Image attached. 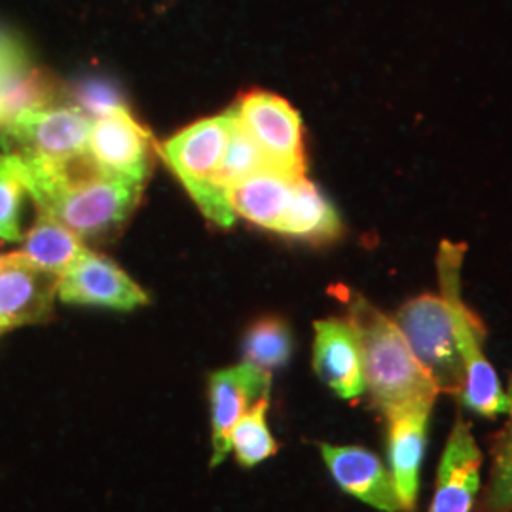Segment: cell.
<instances>
[{"label":"cell","mask_w":512,"mask_h":512,"mask_svg":"<svg viewBox=\"0 0 512 512\" xmlns=\"http://www.w3.org/2000/svg\"><path fill=\"white\" fill-rule=\"evenodd\" d=\"M492 471L476 512H512V418L497 435Z\"/></svg>","instance_id":"cb8c5ba5"},{"label":"cell","mask_w":512,"mask_h":512,"mask_svg":"<svg viewBox=\"0 0 512 512\" xmlns=\"http://www.w3.org/2000/svg\"><path fill=\"white\" fill-rule=\"evenodd\" d=\"M234 120L236 110H226L184 128L160 148L165 164L179 177L203 215L222 228L236 220L226 192L217 184Z\"/></svg>","instance_id":"277c9868"},{"label":"cell","mask_w":512,"mask_h":512,"mask_svg":"<svg viewBox=\"0 0 512 512\" xmlns=\"http://www.w3.org/2000/svg\"><path fill=\"white\" fill-rule=\"evenodd\" d=\"M348 321L359 338L366 391L384 416L410 404H435L439 387L391 317L357 294L349 302Z\"/></svg>","instance_id":"7a4b0ae2"},{"label":"cell","mask_w":512,"mask_h":512,"mask_svg":"<svg viewBox=\"0 0 512 512\" xmlns=\"http://www.w3.org/2000/svg\"><path fill=\"white\" fill-rule=\"evenodd\" d=\"M482 461L471 423L458 416L440 458L429 512H473L480 492Z\"/></svg>","instance_id":"4fadbf2b"},{"label":"cell","mask_w":512,"mask_h":512,"mask_svg":"<svg viewBox=\"0 0 512 512\" xmlns=\"http://www.w3.org/2000/svg\"><path fill=\"white\" fill-rule=\"evenodd\" d=\"M57 294L65 304L129 311L145 306L148 296L116 262L88 251L59 277Z\"/></svg>","instance_id":"9c48e42d"},{"label":"cell","mask_w":512,"mask_h":512,"mask_svg":"<svg viewBox=\"0 0 512 512\" xmlns=\"http://www.w3.org/2000/svg\"><path fill=\"white\" fill-rule=\"evenodd\" d=\"M342 230V219L334 205L308 177H300L294 184L293 200L279 234L325 245L340 238Z\"/></svg>","instance_id":"e0dca14e"},{"label":"cell","mask_w":512,"mask_h":512,"mask_svg":"<svg viewBox=\"0 0 512 512\" xmlns=\"http://www.w3.org/2000/svg\"><path fill=\"white\" fill-rule=\"evenodd\" d=\"M293 353V334L281 317H262L243 338L245 363L274 370L287 365Z\"/></svg>","instance_id":"44dd1931"},{"label":"cell","mask_w":512,"mask_h":512,"mask_svg":"<svg viewBox=\"0 0 512 512\" xmlns=\"http://www.w3.org/2000/svg\"><path fill=\"white\" fill-rule=\"evenodd\" d=\"M88 150L110 175L139 184L147 181L154 141L129 110L93 120Z\"/></svg>","instance_id":"30bf717a"},{"label":"cell","mask_w":512,"mask_h":512,"mask_svg":"<svg viewBox=\"0 0 512 512\" xmlns=\"http://www.w3.org/2000/svg\"><path fill=\"white\" fill-rule=\"evenodd\" d=\"M63 105V84L35 63L6 80L0 88V128L21 114Z\"/></svg>","instance_id":"d6986e66"},{"label":"cell","mask_w":512,"mask_h":512,"mask_svg":"<svg viewBox=\"0 0 512 512\" xmlns=\"http://www.w3.org/2000/svg\"><path fill=\"white\" fill-rule=\"evenodd\" d=\"M268 167H272V164L268 162L264 152L258 148L255 139L247 133V129L241 126L238 114H236L228 148H226V154H224V162L220 165L217 184L228 196V190L234 184L241 183L243 179L255 175L262 169H268Z\"/></svg>","instance_id":"603a6c76"},{"label":"cell","mask_w":512,"mask_h":512,"mask_svg":"<svg viewBox=\"0 0 512 512\" xmlns=\"http://www.w3.org/2000/svg\"><path fill=\"white\" fill-rule=\"evenodd\" d=\"M234 109L241 126L255 139L272 167L296 177L306 175L304 126L289 101L275 93L251 90L239 97Z\"/></svg>","instance_id":"52a82bcc"},{"label":"cell","mask_w":512,"mask_h":512,"mask_svg":"<svg viewBox=\"0 0 512 512\" xmlns=\"http://www.w3.org/2000/svg\"><path fill=\"white\" fill-rule=\"evenodd\" d=\"M272 374L251 363L230 366L211 374L209 403L213 427V459L217 467L230 454L232 429L262 397L270 395Z\"/></svg>","instance_id":"ba28073f"},{"label":"cell","mask_w":512,"mask_h":512,"mask_svg":"<svg viewBox=\"0 0 512 512\" xmlns=\"http://www.w3.org/2000/svg\"><path fill=\"white\" fill-rule=\"evenodd\" d=\"M92 124L90 116L69 105L33 110L0 128V145L23 162L67 164L88 152Z\"/></svg>","instance_id":"8992f818"},{"label":"cell","mask_w":512,"mask_h":512,"mask_svg":"<svg viewBox=\"0 0 512 512\" xmlns=\"http://www.w3.org/2000/svg\"><path fill=\"white\" fill-rule=\"evenodd\" d=\"M27 190L19 173L16 156L0 154V239L21 241V205Z\"/></svg>","instance_id":"d4e9b609"},{"label":"cell","mask_w":512,"mask_h":512,"mask_svg":"<svg viewBox=\"0 0 512 512\" xmlns=\"http://www.w3.org/2000/svg\"><path fill=\"white\" fill-rule=\"evenodd\" d=\"M298 179L300 177L293 173L275 167L262 169L234 184L228 190V203L236 217L249 220L260 228L281 232Z\"/></svg>","instance_id":"2e32d148"},{"label":"cell","mask_w":512,"mask_h":512,"mask_svg":"<svg viewBox=\"0 0 512 512\" xmlns=\"http://www.w3.org/2000/svg\"><path fill=\"white\" fill-rule=\"evenodd\" d=\"M313 370L340 399H357L366 391L357 332L348 319L329 317L313 325Z\"/></svg>","instance_id":"9a60e30c"},{"label":"cell","mask_w":512,"mask_h":512,"mask_svg":"<svg viewBox=\"0 0 512 512\" xmlns=\"http://www.w3.org/2000/svg\"><path fill=\"white\" fill-rule=\"evenodd\" d=\"M59 275L44 272L16 253L0 264V332L42 323L52 315Z\"/></svg>","instance_id":"8fae6325"},{"label":"cell","mask_w":512,"mask_h":512,"mask_svg":"<svg viewBox=\"0 0 512 512\" xmlns=\"http://www.w3.org/2000/svg\"><path fill=\"white\" fill-rule=\"evenodd\" d=\"M16 160L38 211L52 215L78 238H112L141 200L143 184L110 175L90 150L67 164H33L18 156Z\"/></svg>","instance_id":"6da1fadb"},{"label":"cell","mask_w":512,"mask_h":512,"mask_svg":"<svg viewBox=\"0 0 512 512\" xmlns=\"http://www.w3.org/2000/svg\"><path fill=\"white\" fill-rule=\"evenodd\" d=\"M433 406V403H416L385 414L389 471L404 512L414 511L418 503L421 463L425 458Z\"/></svg>","instance_id":"7c38bea8"},{"label":"cell","mask_w":512,"mask_h":512,"mask_svg":"<svg viewBox=\"0 0 512 512\" xmlns=\"http://www.w3.org/2000/svg\"><path fill=\"white\" fill-rule=\"evenodd\" d=\"M321 456L334 482L346 494L382 512H404L391 471L363 446L321 444Z\"/></svg>","instance_id":"5bb4252c"},{"label":"cell","mask_w":512,"mask_h":512,"mask_svg":"<svg viewBox=\"0 0 512 512\" xmlns=\"http://www.w3.org/2000/svg\"><path fill=\"white\" fill-rule=\"evenodd\" d=\"M2 262H4V255H0V264H2Z\"/></svg>","instance_id":"83f0119b"},{"label":"cell","mask_w":512,"mask_h":512,"mask_svg":"<svg viewBox=\"0 0 512 512\" xmlns=\"http://www.w3.org/2000/svg\"><path fill=\"white\" fill-rule=\"evenodd\" d=\"M63 105L82 110L95 120L129 110L120 86L101 74L84 76L69 86H63Z\"/></svg>","instance_id":"7402d4cb"},{"label":"cell","mask_w":512,"mask_h":512,"mask_svg":"<svg viewBox=\"0 0 512 512\" xmlns=\"http://www.w3.org/2000/svg\"><path fill=\"white\" fill-rule=\"evenodd\" d=\"M31 63L33 59L25 42L12 31L0 27V88L6 80Z\"/></svg>","instance_id":"484cf974"},{"label":"cell","mask_w":512,"mask_h":512,"mask_svg":"<svg viewBox=\"0 0 512 512\" xmlns=\"http://www.w3.org/2000/svg\"><path fill=\"white\" fill-rule=\"evenodd\" d=\"M270 395L262 397L258 403L236 423L230 435V450H234L241 467H256L277 454L279 446L268 427Z\"/></svg>","instance_id":"ffe728a7"},{"label":"cell","mask_w":512,"mask_h":512,"mask_svg":"<svg viewBox=\"0 0 512 512\" xmlns=\"http://www.w3.org/2000/svg\"><path fill=\"white\" fill-rule=\"evenodd\" d=\"M507 414L512 418V376L509 378V385H507Z\"/></svg>","instance_id":"4316f807"},{"label":"cell","mask_w":512,"mask_h":512,"mask_svg":"<svg viewBox=\"0 0 512 512\" xmlns=\"http://www.w3.org/2000/svg\"><path fill=\"white\" fill-rule=\"evenodd\" d=\"M90 249L73 230L48 213L38 211V219L23 239L19 255L50 274H65Z\"/></svg>","instance_id":"ac0fdd59"},{"label":"cell","mask_w":512,"mask_h":512,"mask_svg":"<svg viewBox=\"0 0 512 512\" xmlns=\"http://www.w3.org/2000/svg\"><path fill=\"white\" fill-rule=\"evenodd\" d=\"M467 247L463 243L442 241L437 255L440 294L448 300L465 382L459 393L461 404L484 418L507 414V393L497 372L484 353V325L461 298V266Z\"/></svg>","instance_id":"3957f363"},{"label":"cell","mask_w":512,"mask_h":512,"mask_svg":"<svg viewBox=\"0 0 512 512\" xmlns=\"http://www.w3.org/2000/svg\"><path fill=\"white\" fill-rule=\"evenodd\" d=\"M393 321L440 393L459 395L465 370L448 300L440 293L421 294L403 304Z\"/></svg>","instance_id":"5b68a950"}]
</instances>
